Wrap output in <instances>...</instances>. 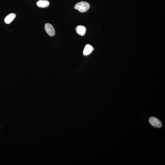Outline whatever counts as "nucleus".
Listing matches in <instances>:
<instances>
[{"mask_svg": "<svg viewBox=\"0 0 165 165\" xmlns=\"http://www.w3.org/2000/svg\"><path fill=\"white\" fill-rule=\"evenodd\" d=\"M49 2L47 0H40L37 1V5L40 8H45L49 6Z\"/></svg>", "mask_w": 165, "mask_h": 165, "instance_id": "4", "label": "nucleus"}, {"mask_svg": "<svg viewBox=\"0 0 165 165\" xmlns=\"http://www.w3.org/2000/svg\"><path fill=\"white\" fill-rule=\"evenodd\" d=\"M76 30L79 35L83 36L85 34L86 28L84 26L79 25L76 28Z\"/></svg>", "mask_w": 165, "mask_h": 165, "instance_id": "5", "label": "nucleus"}, {"mask_svg": "<svg viewBox=\"0 0 165 165\" xmlns=\"http://www.w3.org/2000/svg\"><path fill=\"white\" fill-rule=\"evenodd\" d=\"M90 8L89 4L88 3L81 1L77 3L75 6L74 8L81 12H84L88 10Z\"/></svg>", "mask_w": 165, "mask_h": 165, "instance_id": "1", "label": "nucleus"}, {"mask_svg": "<svg viewBox=\"0 0 165 165\" xmlns=\"http://www.w3.org/2000/svg\"><path fill=\"white\" fill-rule=\"evenodd\" d=\"M149 122L151 125L155 127L160 128L162 127L161 121L156 117H150L149 119Z\"/></svg>", "mask_w": 165, "mask_h": 165, "instance_id": "2", "label": "nucleus"}, {"mask_svg": "<svg viewBox=\"0 0 165 165\" xmlns=\"http://www.w3.org/2000/svg\"><path fill=\"white\" fill-rule=\"evenodd\" d=\"M45 29L47 34L50 36H53L55 35V31L53 27L49 23L45 24Z\"/></svg>", "mask_w": 165, "mask_h": 165, "instance_id": "3", "label": "nucleus"}, {"mask_svg": "<svg viewBox=\"0 0 165 165\" xmlns=\"http://www.w3.org/2000/svg\"><path fill=\"white\" fill-rule=\"evenodd\" d=\"M16 15L15 14L11 13L7 15L4 19V22L6 23L9 24L15 18Z\"/></svg>", "mask_w": 165, "mask_h": 165, "instance_id": "6", "label": "nucleus"}, {"mask_svg": "<svg viewBox=\"0 0 165 165\" xmlns=\"http://www.w3.org/2000/svg\"><path fill=\"white\" fill-rule=\"evenodd\" d=\"M93 50H94V49L89 44H87L85 47L83 54L84 55H88L91 53Z\"/></svg>", "mask_w": 165, "mask_h": 165, "instance_id": "7", "label": "nucleus"}]
</instances>
